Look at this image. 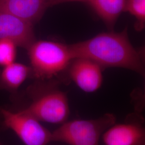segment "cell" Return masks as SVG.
<instances>
[{"label":"cell","mask_w":145,"mask_h":145,"mask_svg":"<svg viewBox=\"0 0 145 145\" xmlns=\"http://www.w3.org/2000/svg\"><path fill=\"white\" fill-rule=\"evenodd\" d=\"M69 46L73 59H87L101 67L124 68L141 74L144 72L142 58L130 42L126 29L99 33Z\"/></svg>","instance_id":"cell-1"},{"label":"cell","mask_w":145,"mask_h":145,"mask_svg":"<svg viewBox=\"0 0 145 145\" xmlns=\"http://www.w3.org/2000/svg\"><path fill=\"white\" fill-rule=\"evenodd\" d=\"M34 77L53 78L67 67L73 59L69 45L57 42L35 41L27 50Z\"/></svg>","instance_id":"cell-2"},{"label":"cell","mask_w":145,"mask_h":145,"mask_svg":"<svg viewBox=\"0 0 145 145\" xmlns=\"http://www.w3.org/2000/svg\"><path fill=\"white\" fill-rule=\"evenodd\" d=\"M116 120L114 115L107 114L96 119L66 121L52 132V142L68 145H99L104 132Z\"/></svg>","instance_id":"cell-3"},{"label":"cell","mask_w":145,"mask_h":145,"mask_svg":"<svg viewBox=\"0 0 145 145\" xmlns=\"http://www.w3.org/2000/svg\"><path fill=\"white\" fill-rule=\"evenodd\" d=\"M2 123L14 131L25 145H47L52 142V132L24 110L13 112L0 109Z\"/></svg>","instance_id":"cell-4"},{"label":"cell","mask_w":145,"mask_h":145,"mask_svg":"<svg viewBox=\"0 0 145 145\" xmlns=\"http://www.w3.org/2000/svg\"><path fill=\"white\" fill-rule=\"evenodd\" d=\"M40 121L62 124L69 116L70 110L66 93L52 90L42 93L24 109Z\"/></svg>","instance_id":"cell-5"},{"label":"cell","mask_w":145,"mask_h":145,"mask_svg":"<svg viewBox=\"0 0 145 145\" xmlns=\"http://www.w3.org/2000/svg\"><path fill=\"white\" fill-rule=\"evenodd\" d=\"M14 42L26 50L36 41L33 24L20 17L0 11V40Z\"/></svg>","instance_id":"cell-6"},{"label":"cell","mask_w":145,"mask_h":145,"mask_svg":"<svg viewBox=\"0 0 145 145\" xmlns=\"http://www.w3.org/2000/svg\"><path fill=\"white\" fill-rule=\"evenodd\" d=\"M74 59L69 69V75L74 82L86 93L99 90L103 82L102 67L87 59Z\"/></svg>","instance_id":"cell-7"},{"label":"cell","mask_w":145,"mask_h":145,"mask_svg":"<svg viewBox=\"0 0 145 145\" xmlns=\"http://www.w3.org/2000/svg\"><path fill=\"white\" fill-rule=\"evenodd\" d=\"M105 145H142L145 129L140 124L129 122L112 125L102 136Z\"/></svg>","instance_id":"cell-8"},{"label":"cell","mask_w":145,"mask_h":145,"mask_svg":"<svg viewBox=\"0 0 145 145\" xmlns=\"http://www.w3.org/2000/svg\"><path fill=\"white\" fill-rule=\"evenodd\" d=\"M49 7L48 0H0V11L10 14L32 24Z\"/></svg>","instance_id":"cell-9"},{"label":"cell","mask_w":145,"mask_h":145,"mask_svg":"<svg viewBox=\"0 0 145 145\" xmlns=\"http://www.w3.org/2000/svg\"><path fill=\"white\" fill-rule=\"evenodd\" d=\"M31 73V68L13 62L0 70V89L10 92L16 91Z\"/></svg>","instance_id":"cell-10"},{"label":"cell","mask_w":145,"mask_h":145,"mask_svg":"<svg viewBox=\"0 0 145 145\" xmlns=\"http://www.w3.org/2000/svg\"><path fill=\"white\" fill-rule=\"evenodd\" d=\"M87 2L104 22L112 27L124 11L126 0H88Z\"/></svg>","instance_id":"cell-11"},{"label":"cell","mask_w":145,"mask_h":145,"mask_svg":"<svg viewBox=\"0 0 145 145\" xmlns=\"http://www.w3.org/2000/svg\"><path fill=\"white\" fill-rule=\"evenodd\" d=\"M124 11L129 12L137 20L136 28L142 30L145 25V0H126Z\"/></svg>","instance_id":"cell-12"},{"label":"cell","mask_w":145,"mask_h":145,"mask_svg":"<svg viewBox=\"0 0 145 145\" xmlns=\"http://www.w3.org/2000/svg\"><path fill=\"white\" fill-rule=\"evenodd\" d=\"M17 45L9 40H0V65L5 66L14 62Z\"/></svg>","instance_id":"cell-13"},{"label":"cell","mask_w":145,"mask_h":145,"mask_svg":"<svg viewBox=\"0 0 145 145\" xmlns=\"http://www.w3.org/2000/svg\"><path fill=\"white\" fill-rule=\"evenodd\" d=\"M74 1H85L87 2L88 0H48V5L49 7H52L55 5H57L60 3L68 2H74Z\"/></svg>","instance_id":"cell-14"},{"label":"cell","mask_w":145,"mask_h":145,"mask_svg":"<svg viewBox=\"0 0 145 145\" xmlns=\"http://www.w3.org/2000/svg\"><path fill=\"white\" fill-rule=\"evenodd\" d=\"M0 145H2V144H1V143H0Z\"/></svg>","instance_id":"cell-15"}]
</instances>
